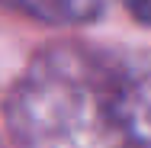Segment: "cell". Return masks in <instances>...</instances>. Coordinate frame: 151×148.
Returning <instances> with one entry per match:
<instances>
[{
  "label": "cell",
  "instance_id": "cell-1",
  "mask_svg": "<svg viewBox=\"0 0 151 148\" xmlns=\"http://www.w3.org/2000/svg\"><path fill=\"white\" fill-rule=\"evenodd\" d=\"M16 148H151V52L55 42L6 100Z\"/></svg>",
  "mask_w": 151,
  "mask_h": 148
},
{
  "label": "cell",
  "instance_id": "cell-2",
  "mask_svg": "<svg viewBox=\"0 0 151 148\" xmlns=\"http://www.w3.org/2000/svg\"><path fill=\"white\" fill-rule=\"evenodd\" d=\"M6 3L39 23H48V26L93 23L106 10V0H6Z\"/></svg>",
  "mask_w": 151,
  "mask_h": 148
},
{
  "label": "cell",
  "instance_id": "cell-3",
  "mask_svg": "<svg viewBox=\"0 0 151 148\" xmlns=\"http://www.w3.org/2000/svg\"><path fill=\"white\" fill-rule=\"evenodd\" d=\"M122 6H125L138 23L151 26V0H122Z\"/></svg>",
  "mask_w": 151,
  "mask_h": 148
}]
</instances>
